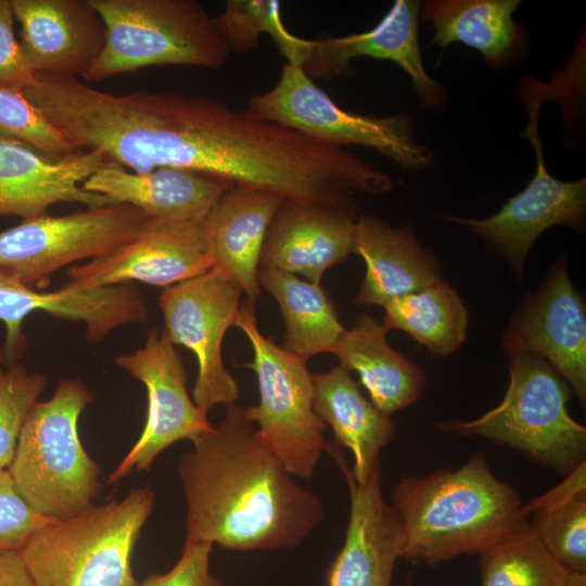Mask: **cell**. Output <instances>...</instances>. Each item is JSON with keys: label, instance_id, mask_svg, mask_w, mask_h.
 I'll return each instance as SVG.
<instances>
[{"label": "cell", "instance_id": "1", "mask_svg": "<svg viewBox=\"0 0 586 586\" xmlns=\"http://www.w3.org/2000/svg\"><path fill=\"white\" fill-rule=\"evenodd\" d=\"M192 445L177 467L187 506L184 543L293 549L322 522L321 498L294 481L244 407L226 405L220 422Z\"/></svg>", "mask_w": 586, "mask_h": 586}, {"label": "cell", "instance_id": "2", "mask_svg": "<svg viewBox=\"0 0 586 586\" xmlns=\"http://www.w3.org/2000/svg\"><path fill=\"white\" fill-rule=\"evenodd\" d=\"M391 500L400 558L430 566L480 555L526 521L520 493L493 473L482 451L456 469L404 476Z\"/></svg>", "mask_w": 586, "mask_h": 586}, {"label": "cell", "instance_id": "3", "mask_svg": "<svg viewBox=\"0 0 586 586\" xmlns=\"http://www.w3.org/2000/svg\"><path fill=\"white\" fill-rule=\"evenodd\" d=\"M155 494L132 488L123 499L52 520L18 551L36 586H137L132 553Z\"/></svg>", "mask_w": 586, "mask_h": 586}, {"label": "cell", "instance_id": "4", "mask_svg": "<svg viewBox=\"0 0 586 586\" xmlns=\"http://www.w3.org/2000/svg\"><path fill=\"white\" fill-rule=\"evenodd\" d=\"M93 400L78 379L64 378L50 399L36 402L8 470L24 499L50 520L73 517L101 493V469L78 435V419Z\"/></svg>", "mask_w": 586, "mask_h": 586}, {"label": "cell", "instance_id": "5", "mask_svg": "<svg viewBox=\"0 0 586 586\" xmlns=\"http://www.w3.org/2000/svg\"><path fill=\"white\" fill-rule=\"evenodd\" d=\"M571 388L543 358L509 355V384L502 400L469 421H442L437 429L480 436L519 451L564 476L586 461V428L569 412Z\"/></svg>", "mask_w": 586, "mask_h": 586}, {"label": "cell", "instance_id": "6", "mask_svg": "<svg viewBox=\"0 0 586 586\" xmlns=\"http://www.w3.org/2000/svg\"><path fill=\"white\" fill-rule=\"evenodd\" d=\"M106 28L86 81L149 66L222 67L230 49L214 18L194 0H88Z\"/></svg>", "mask_w": 586, "mask_h": 586}, {"label": "cell", "instance_id": "7", "mask_svg": "<svg viewBox=\"0 0 586 586\" xmlns=\"http://www.w3.org/2000/svg\"><path fill=\"white\" fill-rule=\"evenodd\" d=\"M252 116L278 124L316 141L372 149L406 171L433 165L434 154L416 136L411 115H364L337 105L305 71L284 63L276 86L249 101Z\"/></svg>", "mask_w": 586, "mask_h": 586}, {"label": "cell", "instance_id": "8", "mask_svg": "<svg viewBox=\"0 0 586 586\" xmlns=\"http://www.w3.org/2000/svg\"><path fill=\"white\" fill-rule=\"evenodd\" d=\"M234 327L247 337L253 360L244 366L257 378L259 402L244 408L257 434L285 469L302 479L313 476L326 448V424L313 407V374L305 359L285 351L259 331L255 306L241 304Z\"/></svg>", "mask_w": 586, "mask_h": 586}, {"label": "cell", "instance_id": "9", "mask_svg": "<svg viewBox=\"0 0 586 586\" xmlns=\"http://www.w3.org/2000/svg\"><path fill=\"white\" fill-rule=\"evenodd\" d=\"M148 218L139 208L118 203L23 219L0 231V273L30 288L42 286L55 270L131 241Z\"/></svg>", "mask_w": 586, "mask_h": 586}, {"label": "cell", "instance_id": "10", "mask_svg": "<svg viewBox=\"0 0 586 586\" xmlns=\"http://www.w3.org/2000/svg\"><path fill=\"white\" fill-rule=\"evenodd\" d=\"M243 291L217 267L164 288L158 304L168 340L190 349L198 360L193 402L206 412L239 396L234 378L225 368L221 345L233 326Z\"/></svg>", "mask_w": 586, "mask_h": 586}, {"label": "cell", "instance_id": "11", "mask_svg": "<svg viewBox=\"0 0 586 586\" xmlns=\"http://www.w3.org/2000/svg\"><path fill=\"white\" fill-rule=\"evenodd\" d=\"M537 116L527 118L521 137L535 153V174L527 186L509 198L487 218H463L453 215L443 219L466 227L494 253L504 258L521 277L530 250L539 235L552 226L584 231L586 218V179L563 181L555 178L544 160Z\"/></svg>", "mask_w": 586, "mask_h": 586}, {"label": "cell", "instance_id": "12", "mask_svg": "<svg viewBox=\"0 0 586 586\" xmlns=\"http://www.w3.org/2000/svg\"><path fill=\"white\" fill-rule=\"evenodd\" d=\"M115 362L144 384L148 411L139 438L107 477L110 484L133 471H148L173 444L192 442L214 428L207 412L189 396L182 358L164 331L150 330L141 348L117 356Z\"/></svg>", "mask_w": 586, "mask_h": 586}, {"label": "cell", "instance_id": "13", "mask_svg": "<svg viewBox=\"0 0 586 586\" xmlns=\"http://www.w3.org/2000/svg\"><path fill=\"white\" fill-rule=\"evenodd\" d=\"M213 267L204 221L149 217L131 241L68 268L66 284L97 289L139 281L167 288Z\"/></svg>", "mask_w": 586, "mask_h": 586}, {"label": "cell", "instance_id": "14", "mask_svg": "<svg viewBox=\"0 0 586 586\" xmlns=\"http://www.w3.org/2000/svg\"><path fill=\"white\" fill-rule=\"evenodd\" d=\"M508 355L524 353L546 360L586 403V310L563 259L538 289L522 300L502 335Z\"/></svg>", "mask_w": 586, "mask_h": 586}, {"label": "cell", "instance_id": "15", "mask_svg": "<svg viewBox=\"0 0 586 586\" xmlns=\"http://www.w3.org/2000/svg\"><path fill=\"white\" fill-rule=\"evenodd\" d=\"M42 310L58 318L84 321L89 343L103 340L125 323H141L148 318L143 295L131 283L97 289H79L65 284L54 292H39L0 273V321L5 336L0 348L4 367L20 362L27 346L23 330L26 317Z\"/></svg>", "mask_w": 586, "mask_h": 586}, {"label": "cell", "instance_id": "16", "mask_svg": "<svg viewBox=\"0 0 586 586\" xmlns=\"http://www.w3.org/2000/svg\"><path fill=\"white\" fill-rule=\"evenodd\" d=\"M420 7L416 0H396L384 17L367 31L313 39L302 68L310 78H334L349 75L355 59L391 61L410 78L422 110L441 112L447 91L423 64L418 30Z\"/></svg>", "mask_w": 586, "mask_h": 586}, {"label": "cell", "instance_id": "17", "mask_svg": "<svg viewBox=\"0 0 586 586\" xmlns=\"http://www.w3.org/2000/svg\"><path fill=\"white\" fill-rule=\"evenodd\" d=\"M324 451L341 469L349 496L344 543L327 566L326 586H391L402 539L397 517L382 496V468L358 484L339 444L327 443Z\"/></svg>", "mask_w": 586, "mask_h": 586}, {"label": "cell", "instance_id": "18", "mask_svg": "<svg viewBox=\"0 0 586 586\" xmlns=\"http://www.w3.org/2000/svg\"><path fill=\"white\" fill-rule=\"evenodd\" d=\"M104 164L103 155L95 151L53 158L24 143L0 139V216L36 218L60 202L89 208L118 204L82 188Z\"/></svg>", "mask_w": 586, "mask_h": 586}, {"label": "cell", "instance_id": "19", "mask_svg": "<svg viewBox=\"0 0 586 586\" xmlns=\"http://www.w3.org/2000/svg\"><path fill=\"white\" fill-rule=\"evenodd\" d=\"M20 44L35 74L81 77L104 47L105 25L88 0H11Z\"/></svg>", "mask_w": 586, "mask_h": 586}, {"label": "cell", "instance_id": "20", "mask_svg": "<svg viewBox=\"0 0 586 586\" xmlns=\"http://www.w3.org/2000/svg\"><path fill=\"white\" fill-rule=\"evenodd\" d=\"M356 209L282 201L268 227L259 267L320 284L327 269L353 251Z\"/></svg>", "mask_w": 586, "mask_h": 586}, {"label": "cell", "instance_id": "21", "mask_svg": "<svg viewBox=\"0 0 586 586\" xmlns=\"http://www.w3.org/2000/svg\"><path fill=\"white\" fill-rule=\"evenodd\" d=\"M231 186L188 169L165 166L137 174L112 162L82 183L86 191L132 205L149 217L188 222L204 221Z\"/></svg>", "mask_w": 586, "mask_h": 586}, {"label": "cell", "instance_id": "22", "mask_svg": "<svg viewBox=\"0 0 586 586\" xmlns=\"http://www.w3.org/2000/svg\"><path fill=\"white\" fill-rule=\"evenodd\" d=\"M352 253L366 264L356 304L384 306L395 297L442 281L435 256L408 226L394 228L364 215L355 225Z\"/></svg>", "mask_w": 586, "mask_h": 586}, {"label": "cell", "instance_id": "23", "mask_svg": "<svg viewBox=\"0 0 586 586\" xmlns=\"http://www.w3.org/2000/svg\"><path fill=\"white\" fill-rule=\"evenodd\" d=\"M282 201L267 191L231 186L204 220L214 267L234 280L253 306L260 294L258 270L265 237Z\"/></svg>", "mask_w": 586, "mask_h": 586}, {"label": "cell", "instance_id": "24", "mask_svg": "<svg viewBox=\"0 0 586 586\" xmlns=\"http://www.w3.org/2000/svg\"><path fill=\"white\" fill-rule=\"evenodd\" d=\"M520 0H428L420 7V18L431 25L434 35L429 46H437L440 59L446 48L461 42L479 51L494 69L522 62L528 52V39L513 18Z\"/></svg>", "mask_w": 586, "mask_h": 586}, {"label": "cell", "instance_id": "25", "mask_svg": "<svg viewBox=\"0 0 586 586\" xmlns=\"http://www.w3.org/2000/svg\"><path fill=\"white\" fill-rule=\"evenodd\" d=\"M313 384L315 412L331 426L335 443L353 454L354 480L366 483L381 467L380 451L394 437L395 422L362 395L349 372L340 366L314 374Z\"/></svg>", "mask_w": 586, "mask_h": 586}, {"label": "cell", "instance_id": "26", "mask_svg": "<svg viewBox=\"0 0 586 586\" xmlns=\"http://www.w3.org/2000/svg\"><path fill=\"white\" fill-rule=\"evenodd\" d=\"M386 332L373 317L361 314L345 329L333 354L340 367L357 373L370 402L391 417L422 397L425 375L416 362L390 346Z\"/></svg>", "mask_w": 586, "mask_h": 586}, {"label": "cell", "instance_id": "27", "mask_svg": "<svg viewBox=\"0 0 586 586\" xmlns=\"http://www.w3.org/2000/svg\"><path fill=\"white\" fill-rule=\"evenodd\" d=\"M258 280L280 307L285 326L281 346L285 351L305 360L334 353L345 328L320 284L266 267H259Z\"/></svg>", "mask_w": 586, "mask_h": 586}, {"label": "cell", "instance_id": "28", "mask_svg": "<svg viewBox=\"0 0 586 586\" xmlns=\"http://www.w3.org/2000/svg\"><path fill=\"white\" fill-rule=\"evenodd\" d=\"M547 551L570 572L586 573V461L523 506Z\"/></svg>", "mask_w": 586, "mask_h": 586}, {"label": "cell", "instance_id": "29", "mask_svg": "<svg viewBox=\"0 0 586 586\" xmlns=\"http://www.w3.org/2000/svg\"><path fill=\"white\" fill-rule=\"evenodd\" d=\"M383 326L407 332L435 356L455 353L466 341L469 314L445 281L395 297L384 306Z\"/></svg>", "mask_w": 586, "mask_h": 586}, {"label": "cell", "instance_id": "30", "mask_svg": "<svg viewBox=\"0 0 586 586\" xmlns=\"http://www.w3.org/2000/svg\"><path fill=\"white\" fill-rule=\"evenodd\" d=\"M479 556L481 586H564L570 573L543 546L527 520Z\"/></svg>", "mask_w": 586, "mask_h": 586}, {"label": "cell", "instance_id": "31", "mask_svg": "<svg viewBox=\"0 0 586 586\" xmlns=\"http://www.w3.org/2000/svg\"><path fill=\"white\" fill-rule=\"evenodd\" d=\"M214 22L230 51L249 53L266 34L285 63L303 67L313 47V39L297 37L284 26L277 0H229Z\"/></svg>", "mask_w": 586, "mask_h": 586}, {"label": "cell", "instance_id": "32", "mask_svg": "<svg viewBox=\"0 0 586 586\" xmlns=\"http://www.w3.org/2000/svg\"><path fill=\"white\" fill-rule=\"evenodd\" d=\"M0 139L31 146L53 158L80 150L22 91L0 87Z\"/></svg>", "mask_w": 586, "mask_h": 586}, {"label": "cell", "instance_id": "33", "mask_svg": "<svg viewBox=\"0 0 586 586\" xmlns=\"http://www.w3.org/2000/svg\"><path fill=\"white\" fill-rule=\"evenodd\" d=\"M47 384L43 374L28 371L21 362L0 364V467L11 464L25 419Z\"/></svg>", "mask_w": 586, "mask_h": 586}, {"label": "cell", "instance_id": "34", "mask_svg": "<svg viewBox=\"0 0 586 586\" xmlns=\"http://www.w3.org/2000/svg\"><path fill=\"white\" fill-rule=\"evenodd\" d=\"M50 521L24 499L8 468L0 467V551H20Z\"/></svg>", "mask_w": 586, "mask_h": 586}, {"label": "cell", "instance_id": "35", "mask_svg": "<svg viewBox=\"0 0 586 586\" xmlns=\"http://www.w3.org/2000/svg\"><path fill=\"white\" fill-rule=\"evenodd\" d=\"M213 545L184 543L180 558L166 573L148 575L137 586H225L209 570Z\"/></svg>", "mask_w": 586, "mask_h": 586}, {"label": "cell", "instance_id": "36", "mask_svg": "<svg viewBox=\"0 0 586 586\" xmlns=\"http://www.w3.org/2000/svg\"><path fill=\"white\" fill-rule=\"evenodd\" d=\"M37 82L14 34L11 0H0V87L23 91Z\"/></svg>", "mask_w": 586, "mask_h": 586}, {"label": "cell", "instance_id": "37", "mask_svg": "<svg viewBox=\"0 0 586 586\" xmlns=\"http://www.w3.org/2000/svg\"><path fill=\"white\" fill-rule=\"evenodd\" d=\"M0 586H36L18 551H0Z\"/></svg>", "mask_w": 586, "mask_h": 586}, {"label": "cell", "instance_id": "38", "mask_svg": "<svg viewBox=\"0 0 586 586\" xmlns=\"http://www.w3.org/2000/svg\"><path fill=\"white\" fill-rule=\"evenodd\" d=\"M564 586H586V573L570 572Z\"/></svg>", "mask_w": 586, "mask_h": 586}]
</instances>
